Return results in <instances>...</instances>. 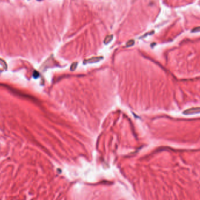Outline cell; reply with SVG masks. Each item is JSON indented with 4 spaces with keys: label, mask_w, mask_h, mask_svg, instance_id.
<instances>
[{
    "label": "cell",
    "mask_w": 200,
    "mask_h": 200,
    "mask_svg": "<svg viewBox=\"0 0 200 200\" xmlns=\"http://www.w3.org/2000/svg\"><path fill=\"white\" fill-rule=\"evenodd\" d=\"M134 44V40H130L127 42L126 46L127 47H130V46H133Z\"/></svg>",
    "instance_id": "277c9868"
},
{
    "label": "cell",
    "mask_w": 200,
    "mask_h": 200,
    "mask_svg": "<svg viewBox=\"0 0 200 200\" xmlns=\"http://www.w3.org/2000/svg\"><path fill=\"white\" fill-rule=\"evenodd\" d=\"M200 109L199 107H194L191 108H189L183 112L184 114L185 115H191L194 114H199L200 113Z\"/></svg>",
    "instance_id": "6da1fadb"
},
{
    "label": "cell",
    "mask_w": 200,
    "mask_h": 200,
    "mask_svg": "<svg viewBox=\"0 0 200 200\" xmlns=\"http://www.w3.org/2000/svg\"><path fill=\"white\" fill-rule=\"evenodd\" d=\"M76 66H77V63H73V65L72 66V68H71V69H72V70H75V68H76Z\"/></svg>",
    "instance_id": "8992f818"
},
{
    "label": "cell",
    "mask_w": 200,
    "mask_h": 200,
    "mask_svg": "<svg viewBox=\"0 0 200 200\" xmlns=\"http://www.w3.org/2000/svg\"><path fill=\"white\" fill-rule=\"evenodd\" d=\"M113 38V36L112 35H110L107 36L105 38L104 40V44H108V43H109L112 40Z\"/></svg>",
    "instance_id": "3957f363"
},
{
    "label": "cell",
    "mask_w": 200,
    "mask_h": 200,
    "mask_svg": "<svg viewBox=\"0 0 200 200\" xmlns=\"http://www.w3.org/2000/svg\"><path fill=\"white\" fill-rule=\"evenodd\" d=\"M200 31V27H197L192 30V32H198Z\"/></svg>",
    "instance_id": "5b68a950"
},
{
    "label": "cell",
    "mask_w": 200,
    "mask_h": 200,
    "mask_svg": "<svg viewBox=\"0 0 200 200\" xmlns=\"http://www.w3.org/2000/svg\"><path fill=\"white\" fill-rule=\"evenodd\" d=\"M103 59V57H92L90 58L88 60H86L84 61V63H96L98 62H99L100 60Z\"/></svg>",
    "instance_id": "7a4b0ae2"
}]
</instances>
